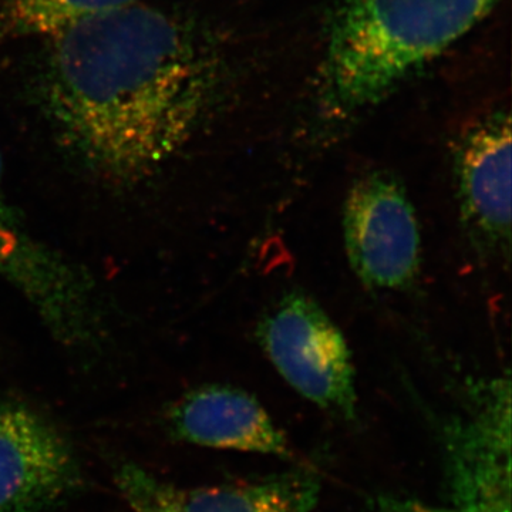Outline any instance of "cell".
Returning <instances> with one entry per match:
<instances>
[{"instance_id":"obj_1","label":"cell","mask_w":512,"mask_h":512,"mask_svg":"<svg viewBox=\"0 0 512 512\" xmlns=\"http://www.w3.org/2000/svg\"><path fill=\"white\" fill-rule=\"evenodd\" d=\"M40 101L63 146L114 183L160 171L207 109L211 69L173 13L138 2L50 36Z\"/></svg>"},{"instance_id":"obj_2","label":"cell","mask_w":512,"mask_h":512,"mask_svg":"<svg viewBox=\"0 0 512 512\" xmlns=\"http://www.w3.org/2000/svg\"><path fill=\"white\" fill-rule=\"evenodd\" d=\"M500 0H342L320 64V106L345 117L387 99Z\"/></svg>"},{"instance_id":"obj_3","label":"cell","mask_w":512,"mask_h":512,"mask_svg":"<svg viewBox=\"0 0 512 512\" xmlns=\"http://www.w3.org/2000/svg\"><path fill=\"white\" fill-rule=\"evenodd\" d=\"M256 338L276 372L303 399L340 419H357L348 340L315 299L299 291L286 293L266 312Z\"/></svg>"},{"instance_id":"obj_4","label":"cell","mask_w":512,"mask_h":512,"mask_svg":"<svg viewBox=\"0 0 512 512\" xmlns=\"http://www.w3.org/2000/svg\"><path fill=\"white\" fill-rule=\"evenodd\" d=\"M466 399L441 424L448 507L511 512L510 379L474 384Z\"/></svg>"},{"instance_id":"obj_5","label":"cell","mask_w":512,"mask_h":512,"mask_svg":"<svg viewBox=\"0 0 512 512\" xmlns=\"http://www.w3.org/2000/svg\"><path fill=\"white\" fill-rule=\"evenodd\" d=\"M0 278L35 309L57 342L87 348L99 338V298L89 275L46 248L13 214L2 190L0 157Z\"/></svg>"},{"instance_id":"obj_6","label":"cell","mask_w":512,"mask_h":512,"mask_svg":"<svg viewBox=\"0 0 512 512\" xmlns=\"http://www.w3.org/2000/svg\"><path fill=\"white\" fill-rule=\"evenodd\" d=\"M346 256L356 278L373 291H406L420 274L421 234L406 187L375 171L350 188L343 205Z\"/></svg>"},{"instance_id":"obj_7","label":"cell","mask_w":512,"mask_h":512,"mask_svg":"<svg viewBox=\"0 0 512 512\" xmlns=\"http://www.w3.org/2000/svg\"><path fill=\"white\" fill-rule=\"evenodd\" d=\"M69 440L42 413L0 397V512H49L82 485Z\"/></svg>"},{"instance_id":"obj_8","label":"cell","mask_w":512,"mask_h":512,"mask_svg":"<svg viewBox=\"0 0 512 512\" xmlns=\"http://www.w3.org/2000/svg\"><path fill=\"white\" fill-rule=\"evenodd\" d=\"M460 220L478 254L510 261L511 119L497 111L461 138L454 158Z\"/></svg>"},{"instance_id":"obj_9","label":"cell","mask_w":512,"mask_h":512,"mask_svg":"<svg viewBox=\"0 0 512 512\" xmlns=\"http://www.w3.org/2000/svg\"><path fill=\"white\" fill-rule=\"evenodd\" d=\"M175 439L218 450L284 458L292 447L252 394L228 384H208L175 402L167 413Z\"/></svg>"},{"instance_id":"obj_10","label":"cell","mask_w":512,"mask_h":512,"mask_svg":"<svg viewBox=\"0 0 512 512\" xmlns=\"http://www.w3.org/2000/svg\"><path fill=\"white\" fill-rule=\"evenodd\" d=\"M319 480L308 471H288L258 480L180 491L185 512H312Z\"/></svg>"},{"instance_id":"obj_11","label":"cell","mask_w":512,"mask_h":512,"mask_svg":"<svg viewBox=\"0 0 512 512\" xmlns=\"http://www.w3.org/2000/svg\"><path fill=\"white\" fill-rule=\"evenodd\" d=\"M141 0H0V35L50 36Z\"/></svg>"},{"instance_id":"obj_12","label":"cell","mask_w":512,"mask_h":512,"mask_svg":"<svg viewBox=\"0 0 512 512\" xmlns=\"http://www.w3.org/2000/svg\"><path fill=\"white\" fill-rule=\"evenodd\" d=\"M116 484L133 512H185L180 490L133 463L119 467Z\"/></svg>"},{"instance_id":"obj_13","label":"cell","mask_w":512,"mask_h":512,"mask_svg":"<svg viewBox=\"0 0 512 512\" xmlns=\"http://www.w3.org/2000/svg\"><path fill=\"white\" fill-rule=\"evenodd\" d=\"M373 512H458L450 507H436L413 500V498L394 497V495H382L376 498Z\"/></svg>"}]
</instances>
